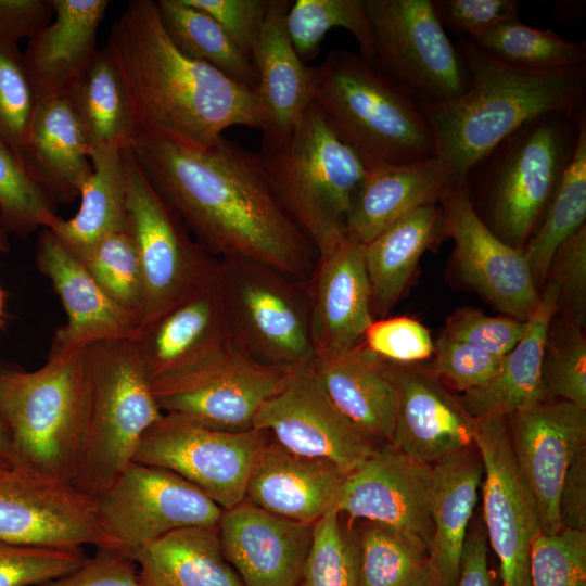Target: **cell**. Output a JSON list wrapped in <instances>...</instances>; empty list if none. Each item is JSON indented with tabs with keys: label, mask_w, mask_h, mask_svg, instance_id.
Listing matches in <instances>:
<instances>
[{
	"label": "cell",
	"mask_w": 586,
	"mask_h": 586,
	"mask_svg": "<svg viewBox=\"0 0 586 586\" xmlns=\"http://www.w3.org/2000/svg\"><path fill=\"white\" fill-rule=\"evenodd\" d=\"M137 165L201 246L307 280L317 250L280 202L259 154L224 136L205 148L137 137Z\"/></svg>",
	"instance_id": "1"
},
{
	"label": "cell",
	"mask_w": 586,
	"mask_h": 586,
	"mask_svg": "<svg viewBox=\"0 0 586 586\" xmlns=\"http://www.w3.org/2000/svg\"><path fill=\"white\" fill-rule=\"evenodd\" d=\"M126 87L137 137L205 148L234 126L262 131L254 90L183 54L153 0H131L104 46Z\"/></svg>",
	"instance_id": "2"
},
{
	"label": "cell",
	"mask_w": 586,
	"mask_h": 586,
	"mask_svg": "<svg viewBox=\"0 0 586 586\" xmlns=\"http://www.w3.org/2000/svg\"><path fill=\"white\" fill-rule=\"evenodd\" d=\"M468 82L456 98L420 106L449 184L467 188L473 169L524 124L585 109L586 66L538 72L505 63L470 40L459 50Z\"/></svg>",
	"instance_id": "3"
},
{
	"label": "cell",
	"mask_w": 586,
	"mask_h": 586,
	"mask_svg": "<svg viewBox=\"0 0 586 586\" xmlns=\"http://www.w3.org/2000/svg\"><path fill=\"white\" fill-rule=\"evenodd\" d=\"M311 97L367 170L435 155L420 105L359 54L334 50L311 66Z\"/></svg>",
	"instance_id": "4"
},
{
	"label": "cell",
	"mask_w": 586,
	"mask_h": 586,
	"mask_svg": "<svg viewBox=\"0 0 586 586\" xmlns=\"http://www.w3.org/2000/svg\"><path fill=\"white\" fill-rule=\"evenodd\" d=\"M87 346L48 354L43 366L17 367L8 413L15 464L73 485L89 412Z\"/></svg>",
	"instance_id": "5"
},
{
	"label": "cell",
	"mask_w": 586,
	"mask_h": 586,
	"mask_svg": "<svg viewBox=\"0 0 586 586\" xmlns=\"http://www.w3.org/2000/svg\"><path fill=\"white\" fill-rule=\"evenodd\" d=\"M259 155L280 202L317 251L345 232L367 169L314 102L280 145Z\"/></svg>",
	"instance_id": "6"
},
{
	"label": "cell",
	"mask_w": 586,
	"mask_h": 586,
	"mask_svg": "<svg viewBox=\"0 0 586 586\" xmlns=\"http://www.w3.org/2000/svg\"><path fill=\"white\" fill-rule=\"evenodd\" d=\"M87 355L89 412L73 485L97 497L133 460L163 412L131 340L92 343Z\"/></svg>",
	"instance_id": "7"
},
{
	"label": "cell",
	"mask_w": 586,
	"mask_h": 586,
	"mask_svg": "<svg viewBox=\"0 0 586 586\" xmlns=\"http://www.w3.org/2000/svg\"><path fill=\"white\" fill-rule=\"evenodd\" d=\"M231 348L267 367L293 370L315 357L306 280L240 257L218 258Z\"/></svg>",
	"instance_id": "8"
},
{
	"label": "cell",
	"mask_w": 586,
	"mask_h": 586,
	"mask_svg": "<svg viewBox=\"0 0 586 586\" xmlns=\"http://www.w3.org/2000/svg\"><path fill=\"white\" fill-rule=\"evenodd\" d=\"M584 113H550L524 124L473 169L484 173L485 224L509 245L521 249L538 227L572 157Z\"/></svg>",
	"instance_id": "9"
},
{
	"label": "cell",
	"mask_w": 586,
	"mask_h": 586,
	"mask_svg": "<svg viewBox=\"0 0 586 586\" xmlns=\"http://www.w3.org/2000/svg\"><path fill=\"white\" fill-rule=\"evenodd\" d=\"M374 41L371 65L420 106L449 101L468 76L431 0H365Z\"/></svg>",
	"instance_id": "10"
},
{
	"label": "cell",
	"mask_w": 586,
	"mask_h": 586,
	"mask_svg": "<svg viewBox=\"0 0 586 586\" xmlns=\"http://www.w3.org/2000/svg\"><path fill=\"white\" fill-rule=\"evenodd\" d=\"M124 157L129 229L143 279L141 328L213 281L218 258L192 237L149 182L129 149L124 150Z\"/></svg>",
	"instance_id": "11"
},
{
	"label": "cell",
	"mask_w": 586,
	"mask_h": 586,
	"mask_svg": "<svg viewBox=\"0 0 586 586\" xmlns=\"http://www.w3.org/2000/svg\"><path fill=\"white\" fill-rule=\"evenodd\" d=\"M94 499L107 548L129 558L138 548L173 531L216 526L224 512L175 472L135 460Z\"/></svg>",
	"instance_id": "12"
},
{
	"label": "cell",
	"mask_w": 586,
	"mask_h": 586,
	"mask_svg": "<svg viewBox=\"0 0 586 586\" xmlns=\"http://www.w3.org/2000/svg\"><path fill=\"white\" fill-rule=\"evenodd\" d=\"M291 371L257 364L229 348L153 380L151 388L163 413L239 432L253 429L257 412Z\"/></svg>",
	"instance_id": "13"
},
{
	"label": "cell",
	"mask_w": 586,
	"mask_h": 586,
	"mask_svg": "<svg viewBox=\"0 0 586 586\" xmlns=\"http://www.w3.org/2000/svg\"><path fill=\"white\" fill-rule=\"evenodd\" d=\"M267 436L256 429L220 431L163 413L144 433L133 460L175 472L228 510L245 499Z\"/></svg>",
	"instance_id": "14"
},
{
	"label": "cell",
	"mask_w": 586,
	"mask_h": 586,
	"mask_svg": "<svg viewBox=\"0 0 586 586\" xmlns=\"http://www.w3.org/2000/svg\"><path fill=\"white\" fill-rule=\"evenodd\" d=\"M475 447L484 468V530L499 560L501 586H532L530 550L540 532L539 517L515 463L505 418L477 419Z\"/></svg>",
	"instance_id": "15"
},
{
	"label": "cell",
	"mask_w": 586,
	"mask_h": 586,
	"mask_svg": "<svg viewBox=\"0 0 586 586\" xmlns=\"http://www.w3.org/2000/svg\"><path fill=\"white\" fill-rule=\"evenodd\" d=\"M0 540L53 548H107L94 497L18 464L0 466Z\"/></svg>",
	"instance_id": "16"
},
{
	"label": "cell",
	"mask_w": 586,
	"mask_h": 586,
	"mask_svg": "<svg viewBox=\"0 0 586 586\" xmlns=\"http://www.w3.org/2000/svg\"><path fill=\"white\" fill-rule=\"evenodd\" d=\"M253 429L285 449L333 462L345 474L377 449L334 407L310 365L292 370L257 412Z\"/></svg>",
	"instance_id": "17"
},
{
	"label": "cell",
	"mask_w": 586,
	"mask_h": 586,
	"mask_svg": "<svg viewBox=\"0 0 586 586\" xmlns=\"http://www.w3.org/2000/svg\"><path fill=\"white\" fill-rule=\"evenodd\" d=\"M438 201L462 278L500 311L528 320L539 294L524 250L509 245L486 226L467 189L448 183Z\"/></svg>",
	"instance_id": "18"
},
{
	"label": "cell",
	"mask_w": 586,
	"mask_h": 586,
	"mask_svg": "<svg viewBox=\"0 0 586 586\" xmlns=\"http://www.w3.org/2000/svg\"><path fill=\"white\" fill-rule=\"evenodd\" d=\"M431 487L432 466L385 444L346 475L334 509L351 523L370 521L405 532L429 549Z\"/></svg>",
	"instance_id": "19"
},
{
	"label": "cell",
	"mask_w": 586,
	"mask_h": 586,
	"mask_svg": "<svg viewBox=\"0 0 586 586\" xmlns=\"http://www.w3.org/2000/svg\"><path fill=\"white\" fill-rule=\"evenodd\" d=\"M510 417L511 449L536 501L540 532L557 533L562 530L558 501L566 470L586 448V409L546 399Z\"/></svg>",
	"instance_id": "20"
},
{
	"label": "cell",
	"mask_w": 586,
	"mask_h": 586,
	"mask_svg": "<svg viewBox=\"0 0 586 586\" xmlns=\"http://www.w3.org/2000/svg\"><path fill=\"white\" fill-rule=\"evenodd\" d=\"M315 356L361 343L374 320L364 245L345 232L317 251L306 280Z\"/></svg>",
	"instance_id": "21"
},
{
	"label": "cell",
	"mask_w": 586,
	"mask_h": 586,
	"mask_svg": "<svg viewBox=\"0 0 586 586\" xmlns=\"http://www.w3.org/2000/svg\"><path fill=\"white\" fill-rule=\"evenodd\" d=\"M217 526L222 553L244 586H300L314 524L244 499L224 510Z\"/></svg>",
	"instance_id": "22"
},
{
	"label": "cell",
	"mask_w": 586,
	"mask_h": 586,
	"mask_svg": "<svg viewBox=\"0 0 586 586\" xmlns=\"http://www.w3.org/2000/svg\"><path fill=\"white\" fill-rule=\"evenodd\" d=\"M36 264L51 281L67 316L54 334L49 354L135 337L139 316L115 303L48 228L39 230Z\"/></svg>",
	"instance_id": "23"
},
{
	"label": "cell",
	"mask_w": 586,
	"mask_h": 586,
	"mask_svg": "<svg viewBox=\"0 0 586 586\" xmlns=\"http://www.w3.org/2000/svg\"><path fill=\"white\" fill-rule=\"evenodd\" d=\"M397 392V413L391 445L426 464L475 446L473 418L430 377L385 361Z\"/></svg>",
	"instance_id": "24"
},
{
	"label": "cell",
	"mask_w": 586,
	"mask_h": 586,
	"mask_svg": "<svg viewBox=\"0 0 586 586\" xmlns=\"http://www.w3.org/2000/svg\"><path fill=\"white\" fill-rule=\"evenodd\" d=\"M131 341L151 382L231 348L216 277L139 328Z\"/></svg>",
	"instance_id": "25"
},
{
	"label": "cell",
	"mask_w": 586,
	"mask_h": 586,
	"mask_svg": "<svg viewBox=\"0 0 586 586\" xmlns=\"http://www.w3.org/2000/svg\"><path fill=\"white\" fill-rule=\"evenodd\" d=\"M293 1L269 0L251 59L258 84L255 93L265 123L262 151L280 145L295 129L313 102L311 66L295 52L286 29Z\"/></svg>",
	"instance_id": "26"
},
{
	"label": "cell",
	"mask_w": 586,
	"mask_h": 586,
	"mask_svg": "<svg viewBox=\"0 0 586 586\" xmlns=\"http://www.w3.org/2000/svg\"><path fill=\"white\" fill-rule=\"evenodd\" d=\"M346 475L333 462L292 453L268 435L245 499L279 517L315 524L334 508Z\"/></svg>",
	"instance_id": "27"
},
{
	"label": "cell",
	"mask_w": 586,
	"mask_h": 586,
	"mask_svg": "<svg viewBox=\"0 0 586 586\" xmlns=\"http://www.w3.org/2000/svg\"><path fill=\"white\" fill-rule=\"evenodd\" d=\"M54 20L27 41L23 52L38 102L68 97L92 63L107 0H51Z\"/></svg>",
	"instance_id": "28"
},
{
	"label": "cell",
	"mask_w": 586,
	"mask_h": 586,
	"mask_svg": "<svg viewBox=\"0 0 586 586\" xmlns=\"http://www.w3.org/2000/svg\"><path fill=\"white\" fill-rule=\"evenodd\" d=\"M310 368L334 407L367 440L391 444L397 392L385 361L362 343L317 355Z\"/></svg>",
	"instance_id": "29"
},
{
	"label": "cell",
	"mask_w": 586,
	"mask_h": 586,
	"mask_svg": "<svg viewBox=\"0 0 586 586\" xmlns=\"http://www.w3.org/2000/svg\"><path fill=\"white\" fill-rule=\"evenodd\" d=\"M448 182V169L435 155L367 170L347 213L345 233L366 245L409 212L435 204Z\"/></svg>",
	"instance_id": "30"
},
{
	"label": "cell",
	"mask_w": 586,
	"mask_h": 586,
	"mask_svg": "<svg viewBox=\"0 0 586 586\" xmlns=\"http://www.w3.org/2000/svg\"><path fill=\"white\" fill-rule=\"evenodd\" d=\"M20 157L54 203L68 204L80 195L93 168L68 97L38 102Z\"/></svg>",
	"instance_id": "31"
},
{
	"label": "cell",
	"mask_w": 586,
	"mask_h": 586,
	"mask_svg": "<svg viewBox=\"0 0 586 586\" xmlns=\"http://www.w3.org/2000/svg\"><path fill=\"white\" fill-rule=\"evenodd\" d=\"M560 291L550 281L528 318L523 337L505 356L495 375L483 386L464 393L461 404L475 419L506 418L546 400L542 367Z\"/></svg>",
	"instance_id": "32"
},
{
	"label": "cell",
	"mask_w": 586,
	"mask_h": 586,
	"mask_svg": "<svg viewBox=\"0 0 586 586\" xmlns=\"http://www.w3.org/2000/svg\"><path fill=\"white\" fill-rule=\"evenodd\" d=\"M484 468L472 449L432 466V538L428 549L431 586H455L468 526L477 501Z\"/></svg>",
	"instance_id": "33"
},
{
	"label": "cell",
	"mask_w": 586,
	"mask_h": 586,
	"mask_svg": "<svg viewBox=\"0 0 586 586\" xmlns=\"http://www.w3.org/2000/svg\"><path fill=\"white\" fill-rule=\"evenodd\" d=\"M130 558L144 586H244L222 553L217 525L173 531Z\"/></svg>",
	"instance_id": "34"
},
{
	"label": "cell",
	"mask_w": 586,
	"mask_h": 586,
	"mask_svg": "<svg viewBox=\"0 0 586 586\" xmlns=\"http://www.w3.org/2000/svg\"><path fill=\"white\" fill-rule=\"evenodd\" d=\"M446 232L435 204L404 215L364 245L373 317L384 318L396 304L422 254Z\"/></svg>",
	"instance_id": "35"
},
{
	"label": "cell",
	"mask_w": 586,
	"mask_h": 586,
	"mask_svg": "<svg viewBox=\"0 0 586 586\" xmlns=\"http://www.w3.org/2000/svg\"><path fill=\"white\" fill-rule=\"evenodd\" d=\"M92 174L80 193L77 214L59 217L49 228L80 262L107 235L129 229L124 150L89 152Z\"/></svg>",
	"instance_id": "36"
},
{
	"label": "cell",
	"mask_w": 586,
	"mask_h": 586,
	"mask_svg": "<svg viewBox=\"0 0 586 586\" xmlns=\"http://www.w3.org/2000/svg\"><path fill=\"white\" fill-rule=\"evenodd\" d=\"M87 139L95 149H129L137 138L130 101L110 53L99 49L68 95Z\"/></svg>",
	"instance_id": "37"
},
{
	"label": "cell",
	"mask_w": 586,
	"mask_h": 586,
	"mask_svg": "<svg viewBox=\"0 0 586 586\" xmlns=\"http://www.w3.org/2000/svg\"><path fill=\"white\" fill-rule=\"evenodd\" d=\"M156 7L166 34L183 54L256 90L258 76L251 56L208 14L186 0H157Z\"/></svg>",
	"instance_id": "38"
},
{
	"label": "cell",
	"mask_w": 586,
	"mask_h": 586,
	"mask_svg": "<svg viewBox=\"0 0 586 586\" xmlns=\"http://www.w3.org/2000/svg\"><path fill=\"white\" fill-rule=\"evenodd\" d=\"M524 250L535 282L545 280L552 258L586 219V114L581 116L572 157Z\"/></svg>",
	"instance_id": "39"
},
{
	"label": "cell",
	"mask_w": 586,
	"mask_h": 586,
	"mask_svg": "<svg viewBox=\"0 0 586 586\" xmlns=\"http://www.w3.org/2000/svg\"><path fill=\"white\" fill-rule=\"evenodd\" d=\"M354 535L359 553L358 586H419L430 583L428 548L422 542L370 521H360Z\"/></svg>",
	"instance_id": "40"
},
{
	"label": "cell",
	"mask_w": 586,
	"mask_h": 586,
	"mask_svg": "<svg viewBox=\"0 0 586 586\" xmlns=\"http://www.w3.org/2000/svg\"><path fill=\"white\" fill-rule=\"evenodd\" d=\"M481 50L510 65L538 72L584 66L585 42H571L551 29L527 26L519 18L469 39Z\"/></svg>",
	"instance_id": "41"
},
{
	"label": "cell",
	"mask_w": 586,
	"mask_h": 586,
	"mask_svg": "<svg viewBox=\"0 0 586 586\" xmlns=\"http://www.w3.org/2000/svg\"><path fill=\"white\" fill-rule=\"evenodd\" d=\"M336 27L354 36L358 54L372 64L374 41L365 0H296L286 14L290 40L303 62L314 58L326 34Z\"/></svg>",
	"instance_id": "42"
},
{
	"label": "cell",
	"mask_w": 586,
	"mask_h": 586,
	"mask_svg": "<svg viewBox=\"0 0 586 586\" xmlns=\"http://www.w3.org/2000/svg\"><path fill=\"white\" fill-rule=\"evenodd\" d=\"M54 202L14 149L0 138V216L9 234L24 239L60 217Z\"/></svg>",
	"instance_id": "43"
},
{
	"label": "cell",
	"mask_w": 586,
	"mask_h": 586,
	"mask_svg": "<svg viewBox=\"0 0 586 586\" xmlns=\"http://www.w3.org/2000/svg\"><path fill=\"white\" fill-rule=\"evenodd\" d=\"M358 546L333 508L313 527L300 586H358Z\"/></svg>",
	"instance_id": "44"
},
{
	"label": "cell",
	"mask_w": 586,
	"mask_h": 586,
	"mask_svg": "<svg viewBox=\"0 0 586 586\" xmlns=\"http://www.w3.org/2000/svg\"><path fill=\"white\" fill-rule=\"evenodd\" d=\"M81 263L115 303L137 314L140 319L143 279L130 229L104 238Z\"/></svg>",
	"instance_id": "45"
},
{
	"label": "cell",
	"mask_w": 586,
	"mask_h": 586,
	"mask_svg": "<svg viewBox=\"0 0 586 586\" xmlns=\"http://www.w3.org/2000/svg\"><path fill=\"white\" fill-rule=\"evenodd\" d=\"M38 98L23 52L16 43L0 42V138L22 154Z\"/></svg>",
	"instance_id": "46"
},
{
	"label": "cell",
	"mask_w": 586,
	"mask_h": 586,
	"mask_svg": "<svg viewBox=\"0 0 586 586\" xmlns=\"http://www.w3.org/2000/svg\"><path fill=\"white\" fill-rule=\"evenodd\" d=\"M532 586H586V531L539 532L530 550Z\"/></svg>",
	"instance_id": "47"
},
{
	"label": "cell",
	"mask_w": 586,
	"mask_h": 586,
	"mask_svg": "<svg viewBox=\"0 0 586 586\" xmlns=\"http://www.w3.org/2000/svg\"><path fill=\"white\" fill-rule=\"evenodd\" d=\"M81 547L53 548L0 540V586H43L85 560Z\"/></svg>",
	"instance_id": "48"
},
{
	"label": "cell",
	"mask_w": 586,
	"mask_h": 586,
	"mask_svg": "<svg viewBox=\"0 0 586 586\" xmlns=\"http://www.w3.org/2000/svg\"><path fill=\"white\" fill-rule=\"evenodd\" d=\"M543 387L547 399H562L586 409V341L572 327L557 344H546Z\"/></svg>",
	"instance_id": "49"
},
{
	"label": "cell",
	"mask_w": 586,
	"mask_h": 586,
	"mask_svg": "<svg viewBox=\"0 0 586 586\" xmlns=\"http://www.w3.org/2000/svg\"><path fill=\"white\" fill-rule=\"evenodd\" d=\"M361 343L382 360L403 366L424 360L434 352L429 330L409 317L374 319Z\"/></svg>",
	"instance_id": "50"
},
{
	"label": "cell",
	"mask_w": 586,
	"mask_h": 586,
	"mask_svg": "<svg viewBox=\"0 0 586 586\" xmlns=\"http://www.w3.org/2000/svg\"><path fill=\"white\" fill-rule=\"evenodd\" d=\"M528 321L511 317H491L477 310H460L447 322L443 334L502 357L523 337Z\"/></svg>",
	"instance_id": "51"
},
{
	"label": "cell",
	"mask_w": 586,
	"mask_h": 586,
	"mask_svg": "<svg viewBox=\"0 0 586 586\" xmlns=\"http://www.w3.org/2000/svg\"><path fill=\"white\" fill-rule=\"evenodd\" d=\"M433 370L463 393L486 384L501 358L442 334L434 343Z\"/></svg>",
	"instance_id": "52"
},
{
	"label": "cell",
	"mask_w": 586,
	"mask_h": 586,
	"mask_svg": "<svg viewBox=\"0 0 586 586\" xmlns=\"http://www.w3.org/2000/svg\"><path fill=\"white\" fill-rule=\"evenodd\" d=\"M443 26L475 38L499 25L518 20V0H437Z\"/></svg>",
	"instance_id": "53"
},
{
	"label": "cell",
	"mask_w": 586,
	"mask_h": 586,
	"mask_svg": "<svg viewBox=\"0 0 586 586\" xmlns=\"http://www.w3.org/2000/svg\"><path fill=\"white\" fill-rule=\"evenodd\" d=\"M208 14L249 56L269 0H186Z\"/></svg>",
	"instance_id": "54"
},
{
	"label": "cell",
	"mask_w": 586,
	"mask_h": 586,
	"mask_svg": "<svg viewBox=\"0 0 586 586\" xmlns=\"http://www.w3.org/2000/svg\"><path fill=\"white\" fill-rule=\"evenodd\" d=\"M43 586H144L137 563L111 548L99 547L92 558Z\"/></svg>",
	"instance_id": "55"
},
{
	"label": "cell",
	"mask_w": 586,
	"mask_h": 586,
	"mask_svg": "<svg viewBox=\"0 0 586 586\" xmlns=\"http://www.w3.org/2000/svg\"><path fill=\"white\" fill-rule=\"evenodd\" d=\"M550 268L562 300L569 308L582 315L586 301V227H582L557 250Z\"/></svg>",
	"instance_id": "56"
},
{
	"label": "cell",
	"mask_w": 586,
	"mask_h": 586,
	"mask_svg": "<svg viewBox=\"0 0 586 586\" xmlns=\"http://www.w3.org/2000/svg\"><path fill=\"white\" fill-rule=\"evenodd\" d=\"M51 0H0V42L33 37L51 22Z\"/></svg>",
	"instance_id": "57"
},
{
	"label": "cell",
	"mask_w": 586,
	"mask_h": 586,
	"mask_svg": "<svg viewBox=\"0 0 586 586\" xmlns=\"http://www.w3.org/2000/svg\"><path fill=\"white\" fill-rule=\"evenodd\" d=\"M562 528L586 531V448L570 463L558 501Z\"/></svg>",
	"instance_id": "58"
},
{
	"label": "cell",
	"mask_w": 586,
	"mask_h": 586,
	"mask_svg": "<svg viewBox=\"0 0 586 586\" xmlns=\"http://www.w3.org/2000/svg\"><path fill=\"white\" fill-rule=\"evenodd\" d=\"M455 586H497L488 568L487 538L483 523H477L468 534Z\"/></svg>",
	"instance_id": "59"
},
{
	"label": "cell",
	"mask_w": 586,
	"mask_h": 586,
	"mask_svg": "<svg viewBox=\"0 0 586 586\" xmlns=\"http://www.w3.org/2000/svg\"><path fill=\"white\" fill-rule=\"evenodd\" d=\"M17 367L0 364V466L15 464L13 434L8 413V396Z\"/></svg>",
	"instance_id": "60"
},
{
	"label": "cell",
	"mask_w": 586,
	"mask_h": 586,
	"mask_svg": "<svg viewBox=\"0 0 586 586\" xmlns=\"http://www.w3.org/2000/svg\"><path fill=\"white\" fill-rule=\"evenodd\" d=\"M10 250L9 233L3 227L0 216V253H5Z\"/></svg>",
	"instance_id": "61"
},
{
	"label": "cell",
	"mask_w": 586,
	"mask_h": 586,
	"mask_svg": "<svg viewBox=\"0 0 586 586\" xmlns=\"http://www.w3.org/2000/svg\"><path fill=\"white\" fill-rule=\"evenodd\" d=\"M4 302H5L4 292L0 286V326H2L4 322Z\"/></svg>",
	"instance_id": "62"
},
{
	"label": "cell",
	"mask_w": 586,
	"mask_h": 586,
	"mask_svg": "<svg viewBox=\"0 0 586 586\" xmlns=\"http://www.w3.org/2000/svg\"><path fill=\"white\" fill-rule=\"evenodd\" d=\"M419 586H430V583H429V582H428V583H423V584H421V585H419Z\"/></svg>",
	"instance_id": "63"
}]
</instances>
